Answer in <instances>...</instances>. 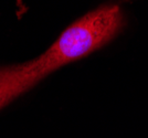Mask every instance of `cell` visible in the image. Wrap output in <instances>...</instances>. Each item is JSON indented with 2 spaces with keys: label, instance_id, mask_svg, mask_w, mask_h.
Wrapping results in <instances>:
<instances>
[{
  "label": "cell",
  "instance_id": "6da1fadb",
  "mask_svg": "<svg viewBox=\"0 0 148 138\" xmlns=\"http://www.w3.org/2000/svg\"><path fill=\"white\" fill-rule=\"evenodd\" d=\"M122 25L123 14L119 7L103 6L72 23L38 59L20 65L0 68V109L52 71L110 42Z\"/></svg>",
  "mask_w": 148,
  "mask_h": 138
}]
</instances>
